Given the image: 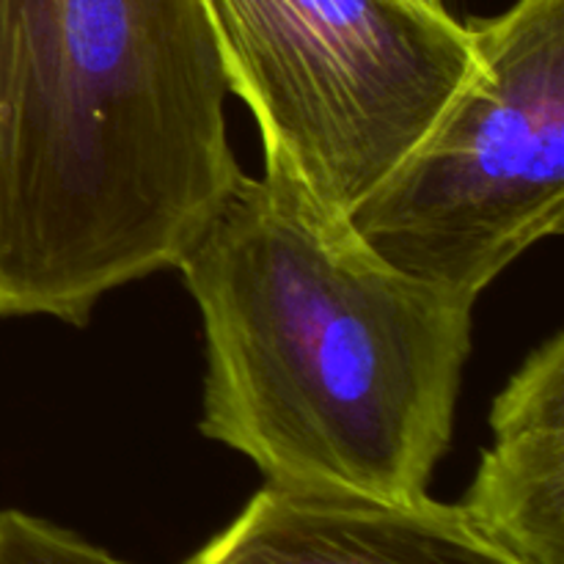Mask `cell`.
<instances>
[{"label":"cell","mask_w":564,"mask_h":564,"mask_svg":"<svg viewBox=\"0 0 564 564\" xmlns=\"http://www.w3.org/2000/svg\"><path fill=\"white\" fill-rule=\"evenodd\" d=\"M466 25L471 75L347 220L391 268L477 301L564 231V0Z\"/></svg>","instance_id":"cell-4"},{"label":"cell","mask_w":564,"mask_h":564,"mask_svg":"<svg viewBox=\"0 0 564 564\" xmlns=\"http://www.w3.org/2000/svg\"><path fill=\"white\" fill-rule=\"evenodd\" d=\"M0 564H132L80 534L20 510H0Z\"/></svg>","instance_id":"cell-7"},{"label":"cell","mask_w":564,"mask_h":564,"mask_svg":"<svg viewBox=\"0 0 564 564\" xmlns=\"http://www.w3.org/2000/svg\"><path fill=\"white\" fill-rule=\"evenodd\" d=\"M204 3L264 160L341 218L411 154L477 64L468 25L424 0Z\"/></svg>","instance_id":"cell-3"},{"label":"cell","mask_w":564,"mask_h":564,"mask_svg":"<svg viewBox=\"0 0 564 564\" xmlns=\"http://www.w3.org/2000/svg\"><path fill=\"white\" fill-rule=\"evenodd\" d=\"M176 270L204 319L209 441L275 488L427 496L474 297L391 268L275 160L237 176Z\"/></svg>","instance_id":"cell-1"},{"label":"cell","mask_w":564,"mask_h":564,"mask_svg":"<svg viewBox=\"0 0 564 564\" xmlns=\"http://www.w3.org/2000/svg\"><path fill=\"white\" fill-rule=\"evenodd\" d=\"M182 564H521L430 496L290 490L264 482L240 516Z\"/></svg>","instance_id":"cell-5"},{"label":"cell","mask_w":564,"mask_h":564,"mask_svg":"<svg viewBox=\"0 0 564 564\" xmlns=\"http://www.w3.org/2000/svg\"><path fill=\"white\" fill-rule=\"evenodd\" d=\"M204 0H0V317L86 325L242 174Z\"/></svg>","instance_id":"cell-2"},{"label":"cell","mask_w":564,"mask_h":564,"mask_svg":"<svg viewBox=\"0 0 564 564\" xmlns=\"http://www.w3.org/2000/svg\"><path fill=\"white\" fill-rule=\"evenodd\" d=\"M494 446L460 516L521 564H564V334L523 361L494 400Z\"/></svg>","instance_id":"cell-6"},{"label":"cell","mask_w":564,"mask_h":564,"mask_svg":"<svg viewBox=\"0 0 564 564\" xmlns=\"http://www.w3.org/2000/svg\"><path fill=\"white\" fill-rule=\"evenodd\" d=\"M424 3H430V6H444V0H424Z\"/></svg>","instance_id":"cell-8"}]
</instances>
